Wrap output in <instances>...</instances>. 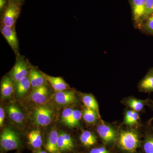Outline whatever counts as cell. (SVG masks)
<instances>
[{"label":"cell","mask_w":153,"mask_h":153,"mask_svg":"<svg viewBox=\"0 0 153 153\" xmlns=\"http://www.w3.org/2000/svg\"><path fill=\"white\" fill-rule=\"evenodd\" d=\"M120 147L128 152L134 153L140 145V137L137 132L134 130L123 131L118 138Z\"/></svg>","instance_id":"6da1fadb"},{"label":"cell","mask_w":153,"mask_h":153,"mask_svg":"<svg viewBox=\"0 0 153 153\" xmlns=\"http://www.w3.org/2000/svg\"><path fill=\"white\" fill-rule=\"evenodd\" d=\"M22 3L8 0L5 8L2 12L1 24L8 27H15V24L20 16Z\"/></svg>","instance_id":"7a4b0ae2"},{"label":"cell","mask_w":153,"mask_h":153,"mask_svg":"<svg viewBox=\"0 0 153 153\" xmlns=\"http://www.w3.org/2000/svg\"><path fill=\"white\" fill-rule=\"evenodd\" d=\"M1 147L5 151H11L18 149L20 144L19 137L13 130L5 127L1 134Z\"/></svg>","instance_id":"3957f363"},{"label":"cell","mask_w":153,"mask_h":153,"mask_svg":"<svg viewBox=\"0 0 153 153\" xmlns=\"http://www.w3.org/2000/svg\"><path fill=\"white\" fill-rule=\"evenodd\" d=\"M54 111L49 107L41 105L36 107L33 113V120L38 125L46 126L52 122Z\"/></svg>","instance_id":"277c9868"},{"label":"cell","mask_w":153,"mask_h":153,"mask_svg":"<svg viewBox=\"0 0 153 153\" xmlns=\"http://www.w3.org/2000/svg\"><path fill=\"white\" fill-rule=\"evenodd\" d=\"M17 58L16 64L10 72L11 79L15 85L27 76L28 72L27 64L24 57L19 55Z\"/></svg>","instance_id":"5b68a950"},{"label":"cell","mask_w":153,"mask_h":153,"mask_svg":"<svg viewBox=\"0 0 153 153\" xmlns=\"http://www.w3.org/2000/svg\"><path fill=\"white\" fill-rule=\"evenodd\" d=\"M146 0H131L133 17L136 27L142 28L146 13Z\"/></svg>","instance_id":"8992f818"},{"label":"cell","mask_w":153,"mask_h":153,"mask_svg":"<svg viewBox=\"0 0 153 153\" xmlns=\"http://www.w3.org/2000/svg\"><path fill=\"white\" fill-rule=\"evenodd\" d=\"M97 131L101 139L107 144H111L117 140L116 131L111 126L102 122L99 125Z\"/></svg>","instance_id":"52a82bcc"},{"label":"cell","mask_w":153,"mask_h":153,"mask_svg":"<svg viewBox=\"0 0 153 153\" xmlns=\"http://www.w3.org/2000/svg\"><path fill=\"white\" fill-rule=\"evenodd\" d=\"M1 31L15 54L18 55L19 54V44L15 27H11L1 24Z\"/></svg>","instance_id":"ba28073f"},{"label":"cell","mask_w":153,"mask_h":153,"mask_svg":"<svg viewBox=\"0 0 153 153\" xmlns=\"http://www.w3.org/2000/svg\"><path fill=\"white\" fill-rule=\"evenodd\" d=\"M152 102L149 98L140 99L133 97H129L125 99L123 102L132 110L138 112L143 111L145 106H150Z\"/></svg>","instance_id":"9c48e42d"},{"label":"cell","mask_w":153,"mask_h":153,"mask_svg":"<svg viewBox=\"0 0 153 153\" xmlns=\"http://www.w3.org/2000/svg\"><path fill=\"white\" fill-rule=\"evenodd\" d=\"M55 100L60 105H68L76 102L77 98L74 91L66 90L58 91L55 94Z\"/></svg>","instance_id":"30bf717a"},{"label":"cell","mask_w":153,"mask_h":153,"mask_svg":"<svg viewBox=\"0 0 153 153\" xmlns=\"http://www.w3.org/2000/svg\"><path fill=\"white\" fill-rule=\"evenodd\" d=\"M138 88L140 92H153V67L149 69L143 78L139 82Z\"/></svg>","instance_id":"8fae6325"},{"label":"cell","mask_w":153,"mask_h":153,"mask_svg":"<svg viewBox=\"0 0 153 153\" xmlns=\"http://www.w3.org/2000/svg\"><path fill=\"white\" fill-rule=\"evenodd\" d=\"M49 91L45 85L34 88L31 94V99L33 101L39 105H44L48 99Z\"/></svg>","instance_id":"7c38bea8"},{"label":"cell","mask_w":153,"mask_h":153,"mask_svg":"<svg viewBox=\"0 0 153 153\" xmlns=\"http://www.w3.org/2000/svg\"><path fill=\"white\" fill-rule=\"evenodd\" d=\"M28 78L31 86L34 88L41 87L45 85L44 84L46 79L44 74H41L35 68H31L29 71Z\"/></svg>","instance_id":"4fadbf2b"},{"label":"cell","mask_w":153,"mask_h":153,"mask_svg":"<svg viewBox=\"0 0 153 153\" xmlns=\"http://www.w3.org/2000/svg\"><path fill=\"white\" fill-rule=\"evenodd\" d=\"M45 79L56 91H63L67 90L68 85L64 79L60 77H55L44 74Z\"/></svg>","instance_id":"5bb4252c"},{"label":"cell","mask_w":153,"mask_h":153,"mask_svg":"<svg viewBox=\"0 0 153 153\" xmlns=\"http://www.w3.org/2000/svg\"><path fill=\"white\" fill-rule=\"evenodd\" d=\"M59 134L57 131L52 130L50 132L47 143L45 146V148L47 151L50 153H59L60 151L57 146Z\"/></svg>","instance_id":"9a60e30c"},{"label":"cell","mask_w":153,"mask_h":153,"mask_svg":"<svg viewBox=\"0 0 153 153\" xmlns=\"http://www.w3.org/2000/svg\"><path fill=\"white\" fill-rule=\"evenodd\" d=\"M149 123L146 130L143 149L145 153H153V127Z\"/></svg>","instance_id":"2e32d148"},{"label":"cell","mask_w":153,"mask_h":153,"mask_svg":"<svg viewBox=\"0 0 153 153\" xmlns=\"http://www.w3.org/2000/svg\"><path fill=\"white\" fill-rule=\"evenodd\" d=\"M7 110L11 120L19 124L23 123L25 120V115L18 106L11 104L7 107Z\"/></svg>","instance_id":"e0dca14e"},{"label":"cell","mask_w":153,"mask_h":153,"mask_svg":"<svg viewBox=\"0 0 153 153\" xmlns=\"http://www.w3.org/2000/svg\"><path fill=\"white\" fill-rule=\"evenodd\" d=\"M13 82L11 78L5 76L1 82V94L4 98H9L13 92Z\"/></svg>","instance_id":"ac0fdd59"},{"label":"cell","mask_w":153,"mask_h":153,"mask_svg":"<svg viewBox=\"0 0 153 153\" xmlns=\"http://www.w3.org/2000/svg\"><path fill=\"white\" fill-rule=\"evenodd\" d=\"M82 100L86 107L93 110L100 117L98 102L93 95L90 94H82Z\"/></svg>","instance_id":"d6986e66"},{"label":"cell","mask_w":153,"mask_h":153,"mask_svg":"<svg viewBox=\"0 0 153 153\" xmlns=\"http://www.w3.org/2000/svg\"><path fill=\"white\" fill-rule=\"evenodd\" d=\"M29 143L35 149H39L42 146V137L41 132L38 130H34L30 132L28 136Z\"/></svg>","instance_id":"ffe728a7"},{"label":"cell","mask_w":153,"mask_h":153,"mask_svg":"<svg viewBox=\"0 0 153 153\" xmlns=\"http://www.w3.org/2000/svg\"><path fill=\"white\" fill-rule=\"evenodd\" d=\"M17 95L22 97L27 93L31 84L27 76L25 77L16 85Z\"/></svg>","instance_id":"44dd1931"},{"label":"cell","mask_w":153,"mask_h":153,"mask_svg":"<svg viewBox=\"0 0 153 153\" xmlns=\"http://www.w3.org/2000/svg\"><path fill=\"white\" fill-rule=\"evenodd\" d=\"M139 120L138 113L131 110L126 112L123 123L126 125L133 126L138 123Z\"/></svg>","instance_id":"7402d4cb"},{"label":"cell","mask_w":153,"mask_h":153,"mask_svg":"<svg viewBox=\"0 0 153 153\" xmlns=\"http://www.w3.org/2000/svg\"><path fill=\"white\" fill-rule=\"evenodd\" d=\"M81 143L86 147L91 146L95 145L97 143V138L92 132L88 131L82 132L80 136Z\"/></svg>","instance_id":"603a6c76"},{"label":"cell","mask_w":153,"mask_h":153,"mask_svg":"<svg viewBox=\"0 0 153 153\" xmlns=\"http://www.w3.org/2000/svg\"><path fill=\"white\" fill-rule=\"evenodd\" d=\"M84 120L88 123H94L100 117L93 110L85 107L83 111L82 114Z\"/></svg>","instance_id":"cb8c5ba5"},{"label":"cell","mask_w":153,"mask_h":153,"mask_svg":"<svg viewBox=\"0 0 153 153\" xmlns=\"http://www.w3.org/2000/svg\"><path fill=\"white\" fill-rule=\"evenodd\" d=\"M82 116V113L78 110H74L70 120L66 125L71 127H74L79 126V121Z\"/></svg>","instance_id":"d4e9b609"},{"label":"cell","mask_w":153,"mask_h":153,"mask_svg":"<svg viewBox=\"0 0 153 153\" xmlns=\"http://www.w3.org/2000/svg\"><path fill=\"white\" fill-rule=\"evenodd\" d=\"M142 28L146 33L153 35V13L145 20Z\"/></svg>","instance_id":"484cf974"},{"label":"cell","mask_w":153,"mask_h":153,"mask_svg":"<svg viewBox=\"0 0 153 153\" xmlns=\"http://www.w3.org/2000/svg\"><path fill=\"white\" fill-rule=\"evenodd\" d=\"M57 146L58 149L60 151H70V149L69 148L67 143L63 137V134L62 132L59 134L58 141H57Z\"/></svg>","instance_id":"4316f807"},{"label":"cell","mask_w":153,"mask_h":153,"mask_svg":"<svg viewBox=\"0 0 153 153\" xmlns=\"http://www.w3.org/2000/svg\"><path fill=\"white\" fill-rule=\"evenodd\" d=\"M74 110L71 108H66L63 111L61 117L62 122L66 124L68 123V121L70 120Z\"/></svg>","instance_id":"83f0119b"},{"label":"cell","mask_w":153,"mask_h":153,"mask_svg":"<svg viewBox=\"0 0 153 153\" xmlns=\"http://www.w3.org/2000/svg\"><path fill=\"white\" fill-rule=\"evenodd\" d=\"M153 13V0H146L144 22Z\"/></svg>","instance_id":"f1b7e54d"},{"label":"cell","mask_w":153,"mask_h":153,"mask_svg":"<svg viewBox=\"0 0 153 153\" xmlns=\"http://www.w3.org/2000/svg\"><path fill=\"white\" fill-rule=\"evenodd\" d=\"M62 132V134H63L64 139H65L66 143H67L68 147L70 148V150H71L74 149V142H73V140H72V138L68 134L65 133L63 132Z\"/></svg>","instance_id":"f546056e"},{"label":"cell","mask_w":153,"mask_h":153,"mask_svg":"<svg viewBox=\"0 0 153 153\" xmlns=\"http://www.w3.org/2000/svg\"><path fill=\"white\" fill-rule=\"evenodd\" d=\"M89 153H110L108 150L104 147L94 148L89 152Z\"/></svg>","instance_id":"4dcf8cb0"},{"label":"cell","mask_w":153,"mask_h":153,"mask_svg":"<svg viewBox=\"0 0 153 153\" xmlns=\"http://www.w3.org/2000/svg\"><path fill=\"white\" fill-rule=\"evenodd\" d=\"M4 117V111L3 108L1 106V108H0V126H1V127L3 126Z\"/></svg>","instance_id":"1f68e13d"},{"label":"cell","mask_w":153,"mask_h":153,"mask_svg":"<svg viewBox=\"0 0 153 153\" xmlns=\"http://www.w3.org/2000/svg\"><path fill=\"white\" fill-rule=\"evenodd\" d=\"M8 0H0V11L3 12L7 4Z\"/></svg>","instance_id":"d6a6232c"},{"label":"cell","mask_w":153,"mask_h":153,"mask_svg":"<svg viewBox=\"0 0 153 153\" xmlns=\"http://www.w3.org/2000/svg\"><path fill=\"white\" fill-rule=\"evenodd\" d=\"M35 153H47V152L44 151H38V152H36Z\"/></svg>","instance_id":"836d02e7"},{"label":"cell","mask_w":153,"mask_h":153,"mask_svg":"<svg viewBox=\"0 0 153 153\" xmlns=\"http://www.w3.org/2000/svg\"><path fill=\"white\" fill-rule=\"evenodd\" d=\"M13 1H16L22 3L23 2L24 0H13Z\"/></svg>","instance_id":"e575fe53"},{"label":"cell","mask_w":153,"mask_h":153,"mask_svg":"<svg viewBox=\"0 0 153 153\" xmlns=\"http://www.w3.org/2000/svg\"><path fill=\"white\" fill-rule=\"evenodd\" d=\"M150 106H152V110L153 111V101L152 102V103H151Z\"/></svg>","instance_id":"d590c367"}]
</instances>
